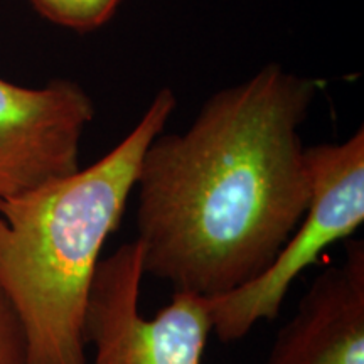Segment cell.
Returning <instances> with one entry per match:
<instances>
[{"mask_svg": "<svg viewBox=\"0 0 364 364\" xmlns=\"http://www.w3.org/2000/svg\"><path fill=\"white\" fill-rule=\"evenodd\" d=\"M265 364H364V243L322 270L280 327Z\"/></svg>", "mask_w": 364, "mask_h": 364, "instance_id": "8992f818", "label": "cell"}, {"mask_svg": "<svg viewBox=\"0 0 364 364\" xmlns=\"http://www.w3.org/2000/svg\"><path fill=\"white\" fill-rule=\"evenodd\" d=\"M177 107L159 90L136 125L86 169L0 201V290L27 364H86L85 312L105 243L120 226L145 149Z\"/></svg>", "mask_w": 364, "mask_h": 364, "instance_id": "7a4b0ae2", "label": "cell"}, {"mask_svg": "<svg viewBox=\"0 0 364 364\" xmlns=\"http://www.w3.org/2000/svg\"><path fill=\"white\" fill-rule=\"evenodd\" d=\"M317 90L272 63L149 144L135 182L144 275L215 299L272 265L311 201L300 127Z\"/></svg>", "mask_w": 364, "mask_h": 364, "instance_id": "6da1fadb", "label": "cell"}, {"mask_svg": "<svg viewBox=\"0 0 364 364\" xmlns=\"http://www.w3.org/2000/svg\"><path fill=\"white\" fill-rule=\"evenodd\" d=\"M311 201L297 230L260 277L209 299L213 332L221 343L243 339L260 321L280 314L290 287L324 250L348 240L364 221V129L341 144L306 149Z\"/></svg>", "mask_w": 364, "mask_h": 364, "instance_id": "3957f363", "label": "cell"}, {"mask_svg": "<svg viewBox=\"0 0 364 364\" xmlns=\"http://www.w3.org/2000/svg\"><path fill=\"white\" fill-rule=\"evenodd\" d=\"M93 118V100L76 81L26 88L0 80V201L78 171Z\"/></svg>", "mask_w": 364, "mask_h": 364, "instance_id": "5b68a950", "label": "cell"}, {"mask_svg": "<svg viewBox=\"0 0 364 364\" xmlns=\"http://www.w3.org/2000/svg\"><path fill=\"white\" fill-rule=\"evenodd\" d=\"M0 364H27L24 332L2 290H0Z\"/></svg>", "mask_w": 364, "mask_h": 364, "instance_id": "ba28073f", "label": "cell"}, {"mask_svg": "<svg viewBox=\"0 0 364 364\" xmlns=\"http://www.w3.org/2000/svg\"><path fill=\"white\" fill-rule=\"evenodd\" d=\"M142 250L124 243L100 262L85 312L95 364H201L213 332L209 299L174 292L154 318L140 314Z\"/></svg>", "mask_w": 364, "mask_h": 364, "instance_id": "277c9868", "label": "cell"}, {"mask_svg": "<svg viewBox=\"0 0 364 364\" xmlns=\"http://www.w3.org/2000/svg\"><path fill=\"white\" fill-rule=\"evenodd\" d=\"M41 16L54 24L90 33L112 19L122 0H29Z\"/></svg>", "mask_w": 364, "mask_h": 364, "instance_id": "52a82bcc", "label": "cell"}]
</instances>
